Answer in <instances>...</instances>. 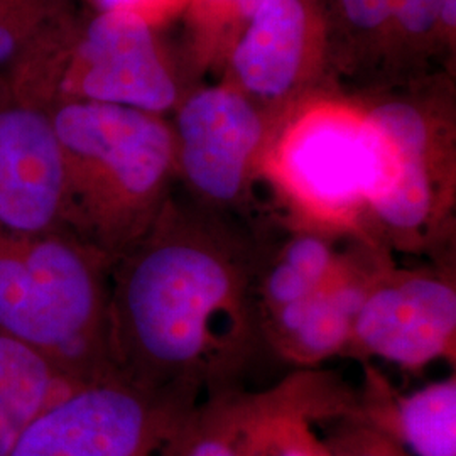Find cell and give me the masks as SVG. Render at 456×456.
<instances>
[{
	"mask_svg": "<svg viewBox=\"0 0 456 456\" xmlns=\"http://www.w3.org/2000/svg\"><path fill=\"white\" fill-rule=\"evenodd\" d=\"M259 240L227 216L169 198L112 262V377L195 404L235 392L264 343L254 301Z\"/></svg>",
	"mask_w": 456,
	"mask_h": 456,
	"instance_id": "obj_1",
	"label": "cell"
},
{
	"mask_svg": "<svg viewBox=\"0 0 456 456\" xmlns=\"http://www.w3.org/2000/svg\"><path fill=\"white\" fill-rule=\"evenodd\" d=\"M65 159L63 230L114 262L156 224L176 175L159 115L68 100L51 115Z\"/></svg>",
	"mask_w": 456,
	"mask_h": 456,
	"instance_id": "obj_2",
	"label": "cell"
},
{
	"mask_svg": "<svg viewBox=\"0 0 456 456\" xmlns=\"http://www.w3.org/2000/svg\"><path fill=\"white\" fill-rule=\"evenodd\" d=\"M112 262L73 235L0 230V333L28 343L85 386L112 377Z\"/></svg>",
	"mask_w": 456,
	"mask_h": 456,
	"instance_id": "obj_3",
	"label": "cell"
},
{
	"mask_svg": "<svg viewBox=\"0 0 456 456\" xmlns=\"http://www.w3.org/2000/svg\"><path fill=\"white\" fill-rule=\"evenodd\" d=\"M362 237L387 252L441 259L455 235V146L450 122L409 98L367 109Z\"/></svg>",
	"mask_w": 456,
	"mask_h": 456,
	"instance_id": "obj_4",
	"label": "cell"
},
{
	"mask_svg": "<svg viewBox=\"0 0 456 456\" xmlns=\"http://www.w3.org/2000/svg\"><path fill=\"white\" fill-rule=\"evenodd\" d=\"M262 164L296 225L362 237L369 175L362 112L311 109L269 142Z\"/></svg>",
	"mask_w": 456,
	"mask_h": 456,
	"instance_id": "obj_5",
	"label": "cell"
},
{
	"mask_svg": "<svg viewBox=\"0 0 456 456\" xmlns=\"http://www.w3.org/2000/svg\"><path fill=\"white\" fill-rule=\"evenodd\" d=\"M196 406L117 379L85 384L46 409L11 456H169Z\"/></svg>",
	"mask_w": 456,
	"mask_h": 456,
	"instance_id": "obj_6",
	"label": "cell"
},
{
	"mask_svg": "<svg viewBox=\"0 0 456 456\" xmlns=\"http://www.w3.org/2000/svg\"><path fill=\"white\" fill-rule=\"evenodd\" d=\"M455 273L444 265L397 269L389 262L363 297L346 354L404 370L455 363Z\"/></svg>",
	"mask_w": 456,
	"mask_h": 456,
	"instance_id": "obj_7",
	"label": "cell"
},
{
	"mask_svg": "<svg viewBox=\"0 0 456 456\" xmlns=\"http://www.w3.org/2000/svg\"><path fill=\"white\" fill-rule=\"evenodd\" d=\"M173 135L176 173L195 207L227 216L242 203L269 147L259 109L233 86H208L181 103Z\"/></svg>",
	"mask_w": 456,
	"mask_h": 456,
	"instance_id": "obj_8",
	"label": "cell"
},
{
	"mask_svg": "<svg viewBox=\"0 0 456 456\" xmlns=\"http://www.w3.org/2000/svg\"><path fill=\"white\" fill-rule=\"evenodd\" d=\"M71 100L161 115L178 102V85L146 19L107 11L90 20L77 53Z\"/></svg>",
	"mask_w": 456,
	"mask_h": 456,
	"instance_id": "obj_9",
	"label": "cell"
},
{
	"mask_svg": "<svg viewBox=\"0 0 456 456\" xmlns=\"http://www.w3.org/2000/svg\"><path fill=\"white\" fill-rule=\"evenodd\" d=\"M65 159L51 115L29 105L0 109V230H63Z\"/></svg>",
	"mask_w": 456,
	"mask_h": 456,
	"instance_id": "obj_10",
	"label": "cell"
},
{
	"mask_svg": "<svg viewBox=\"0 0 456 456\" xmlns=\"http://www.w3.org/2000/svg\"><path fill=\"white\" fill-rule=\"evenodd\" d=\"M389 262L391 252L355 237L318 291L262 320V342L305 367L346 354L363 297Z\"/></svg>",
	"mask_w": 456,
	"mask_h": 456,
	"instance_id": "obj_11",
	"label": "cell"
},
{
	"mask_svg": "<svg viewBox=\"0 0 456 456\" xmlns=\"http://www.w3.org/2000/svg\"><path fill=\"white\" fill-rule=\"evenodd\" d=\"M313 22L306 0H265L232 49V73L240 90L264 100L288 95L308 61Z\"/></svg>",
	"mask_w": 456,
	"mask_h": 456,
	"instance_id": "obj_12",
	"label": "cell"
},
{
	"mask_svg": "<svg viewBox=\"0 0 456 456\" xmlns=\"http://www.w3.org/2000/svg\"><path fill=\"white\" fill-rule=\"evenodd\" d=\"M297 401L294 387L205 399L183 424L169 456H279L282 426Z\"/></svg>",
	"mask_w": 456,
	"mask_h": 456,
	"instance_id": "obj_13",
	"label": "cell"
},
{
	"mask_svg": "<svg viewBox=\"0 0 456 456\" xmlns=\"http://www.w3.org/2000/svg\"><path fill=\"white\" fill-rule=\"evenodd\" d=\"M355 237L359 235L294 225L281 240H259L254 276L259 326L265 316L318 291L337 271Z\"/></svg>",
	"mask_w": 456,
	"mask_h": 456,
	"instance_id": "obj_14",
	"label": "cell"
},
{
	"mask_svg": "<svg viewBox=\"0 0 456 456\" xmlns=\"http://www.w3.org/2000/svg\"><path fill=\"white\" fill-rule=\"evenodd\" d=\"M372 399L355 411L397 441L409 456H456V377L392 397L374 382Z\"/></svg>",
	"mask_w": 456,
	"mask_h": 456,
	"instance_id": "obj_15",
	"label": "cell"
},
{
	"mask_svg": "<svg viewBox=\"0 0 456 456\" xmlns=\"http://www.w3.org/2000/svg\"><path fill=\"white\" fill-rule=\"evenodd\" d=\"M80 387L43 352L0 333V456H11L29 426Z\"/></svg>",
	"mask_w": 456,
	"mask_h": 456,
	"instance_id": "obj_16",
	"label": "cell"
},
{
	"mask_svg": "<svg viewBox=\"0 0 456 456\" xmlns=\"http://www.w3.org/2000/svg\"><path fill=\"white\" fill-rule=\"evenodd\" d=\"M320 419L328 423L322 441L330 456H409L397 441L355 409H340Z\"/></svg>",
	"mask_w": 456,
	"mask_h": 456,
	"instance_id": "obj_17",
	"label": "cell"
},
{
	"mask_svg": "<svg viewBox=\"0 0 456 456\" xmlns=\"http://www.w3.org/2000/svg\"><path fill=\"white\" fill-rule=\"evenodd\" d=\"M308 392L303 401L289 412L286 418L281 443L279 456H330L323 441L314 436L310 424L325 416L331 408V403L323 397H313Z\"/></svg>",
	"mask_w": 456,
	"mask_h": 456,
	"instance_id": "obj_18",
	"label": "cell"
},
{
	"mask_svg": "<svg viewBox=\"0 0 456 456\" xmlns=\"http://www.w3.org/2000/svg\"><path fill=\"white\" fill-rule=\"evenodd\" d=\"M265 0H191V16L207 34H233V43L245 24Z\"/></svg>",
	"mask_w": 456,
	"mask_h": 456,
	"instance_id": "obj_19",
	"label": "cell"
},
{
	"mask_svg": "<svg viewBox=\"0 0 456 456\" xmlns=\"http://www.w3.org/2000/svg\"><path fill=\"white\" fill-rule=\"evenodd\" d=\"M337 7L355 36L387 39L395 0H337Z\"/></svg>",
	"mask_w": 456,
	"mask_h": 456,
	"instance_id": "obj_20",
	"label": "cell"
},
{
	"mask_svg": "<svg viewBox=\"0 0 456 456\" xmlns=\"http://www.w3.org/2000/svg\"><path fill=\"white\" fill-rule=\"evenodd\" d=\"M20 43V34L16 29L14 22H11L7 17L0 19V65L9 61Z\"/></svg>",
	"mask_w": 456,
	"mask_h": 456,
	"instance_id": "obj_21",
	"label": "cell"
},
{
	"mask_svg": "<svg viewBox=\"0 0 456 456\" xmlns=\"http://www.w3.org/2000/svg\"><path fill=\"white\" fill-rule=\"evenodd\" d=\"M100 12L107 11H131L144 16V11L156 5H163L167 0H95ZM146 17V16H144Z\"/></svg>",
	"mask_w": 456,
	"mask_h": 456,
	"instance_id": "obj_22",
	"label": "cell"
}]
</instances>
